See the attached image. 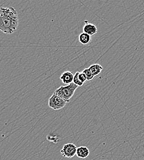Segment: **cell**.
Returning a JSON list of instances; mask_svg holds the SVG:
<instances>
[{
	"label": "cell",
	"mask_w": 144,
	"mask_h": 160,
	"mask_svg": "<svg viewBox=\"0 0 144 160\" xmlns=\"http://www.w3.org/2000/svg\"><path fill=\"white\" fill-rule=\"evenodd\" d=\"M19 16L12 7L0 8V30L6 35L14 33L19 26Z\"/></svg>",
	"instance_id": "1"
},
{
	"label": "cell",
	"mask_w": 144,
	"mask_h": 160,
	"mask_svg": "<svg viewBox=\"0 0 144 160\" xmlns=\"http://www.w3.org/2000/svg\"><path fill=\"white\" fill-rule=\"evenodd\" d=\"M78 87V86L73 82L69 84H67L66 86H60L59 88L56 89L54 92L68 103L75 94Z\"/></svg>",
	"instance_id": "2"
},
{
	"label": "cell",
	"mask_w": 144,
	"mask_h": 160,
	"mask_svg": "<svg viewBox=\"0 0 144 160\" xmlns=\"http://www.w3.org/2000/svg\"><path fill=\"white\" fill-rule=\"evenodd\" d=\"M67 102L62 98L57 95L55 92L50 97L48 100V105L54 110H60L63 108Z\"/></svg>",
	"instance_id": "3"
},
{
	"label": "cell",
	"mask_w": 144,
	"mask_h": 160,
	"mask_svg": "<svg viewBox=\"0 0 144 160\" xmlns=\"http://www.w3.org/2000/svg\"><path fill=\"white\" fill-rule=\"evenodd\" d=\"M77 148V145L73 143H65L63 145L61 153L63 157L71 158L76 155Z\"/></svg>",
	"instance_id": "4"
},
{
	"label": "cell",
	"mask_w": 144,
	"mask_h": 160,
	"mask_svg": "<svg viewBox=\"0 0 144 160\" xmlns=\"http://www.w3.org/2000/svg\"><path fill=\"white\" fill-rule=\"evenodd\" d=\"M85 23L86 24L82 28L83 32L89 35L90 36H94L98 32L97 28L94 24L87 23V21H85Z\"/></svg>",
	"instance_id": "5"
},
{
	"label": "cell",
	"mask_w": 144,
	"mask_h": 160,
	"mask_svg": "<svg viewBox=\"0 0 144 160\" xmlns=\"http://www.w3.org/2000/svg\"><path fill=\"white\" fill-rule=\"evenodd\" d=\"M74 74L71 71H65L63 72L60 77V79L63 84H69L73 82Z\"/></svg>",
	"instance_id": "6"
},
{
	"label": "cell",
	"mask_w": 144,
	"mask_h": 160,
	"mask_svg": "<svg viewBox=\"0 0 144 160\" xmlns=\"http://www.w3.org/2000/svg\"><path fill=\"white\" fill-rule=\"evenodd\" d=\"M90 154V152L89 148L85 146H81L77 148V153L76 155L77 157L82 158V159H84L87 158Z\"/></svg>",
	"instance_id": "7"
},
{
	"label": "cell",
	"mask_w": 144,
	"mask_h": 160,
	"mask_svg": "<svg viewBox=\"0 0 144 160\" xmlns=\"http://www.w3.org/2000/svg\"><path fill=\"white\" fill-rule=\"evenodd\" d=\"M89 68L95 77L99 75L103 70V67L99 63L92 64L89 67Z\"/></svg>",
	"instance_id": "8"
},
{
	"label": "cell",
	"mask_w": 144,
	"mask_h": 160,
	"mask_svg": "<svg viewBox=\"0 0 144 160\" xmlns=\"http://www.w3.org/2000/svg\"><path fill=\"white\" fill-rule=\"evenodd\" d=\"M91 36H90L89 35H88L84 32H82L79 35V37H78L79 41L83 45H87V44H89V42L91 41Z\"/></svg>",
	"instance_id": "9"
},
{
	"label": "cell",
	"mask_w": 144,
	"mask_h": 160,
	"mask_svg": "<svg viewBox=\"0 0 144 160\" xmlns=\"http://www.w3.org/2000/svg\"><path fill=\"white\" fill-rule=\"evenodd\" d=\"M82 72L85 74L86 78H87V81H91V80L94 79L95 76L92 74V73L91 72V71L90 70V69L89 68L84 69Z\"/></svg>",
	"instance_id": "10"
},
{
	"label": "cell",
	"mask_w": 144,
	"mask_h": 160,
	"mask_svg": "<svg viewBox=\"0 0 144 160\" xmlns=\"http://www.w3.org/2000/svg\"><path fill=\"white\" fill-rule=\"evenodd\" d=\"M78 73H79V72H76V73L74 75V77H73V82L77 84L78 87H80V86H82V85L84 84V83L82 82L80 79L78 78Z\"/></svg>",
	"instance_id": "11"
},
{
	"label": "cell",
	"mask_w": 144,
	"mask_h": 160,
	"mask_svg": "<svg viewBox=\"0 0 144 160\" xmlns=\"http://www.w3.org/2000/svg\"><path fill=\"white\" fill-rule=\"evenodd\" d=\"M78 78H79V79L80 80L83 82V83H84L86 81H87V78H86V75H85V74L82 72H79V73H78Z\"/></svg>",
	"instance_id": "12"
}]
</instances>
